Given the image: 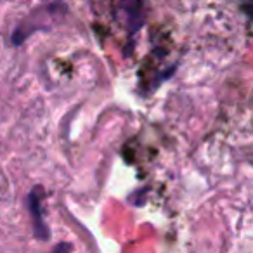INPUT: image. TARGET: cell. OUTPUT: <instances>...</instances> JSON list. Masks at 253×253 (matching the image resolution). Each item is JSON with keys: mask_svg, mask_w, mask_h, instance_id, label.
I'll return each mask as SVG.
<instances>
[{"mask_svg": "<svg viewBox=\"0 0 253 253\" xmlns=\"http://www.w3.org/2000/svg\"><path fill=\"white\" fill-rule=\"evenodd\" d=\"M37 189H39V187H37ZM37 189H33L32 193L28 194L30 213H32V217H33V234H35V238L40 239V241H47V239L50 238V232L42 218V203H40Z\"/></svg>", "mask_w": 253, "mask_h": 253, "instance_id": "cell-1", "label": "cell"}, {"mask_svg": "<svg viewBox=\"0 0 253 253\" xmlns=\"http://www.w3.org/2000/svg\"><path fill=\"white\" fill-rule=\"evenodd\" d=\"M142 0H120V9L123 11L128 25V32L134 35L144 25V12H142Z\"/></svg>", "mask_w": 253, "mask_h": 253, "instance_id": "cell-2", "label": "cell"}]
</instances>
